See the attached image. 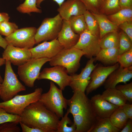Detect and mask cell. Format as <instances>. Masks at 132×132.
<instances>
[{"label":"cell","instance_id":"cell-1","mask_svg":"<svg viewBox=\"0 0 132 132\" xmlns=\"http://www.w3.org/2000/svg\"><path fill=\"white\" fill-rule=\"evenodd\" d=\"M73 92L71 98L67 99V104L76 126V132H90L97 117L90 99L84 92L78 91Z\"/></svg>","mask_w":132,"mask_h":132},{"label":"cell","instance_id":"cell-2","mask_svg":"<svg viewBox=\"0 0 132 132\" xmlns=\"http://www.w3.org/2000/svg\"><path fill=\"white\" fill-rule=\"evenodd\" d=\"M20 116V122L44 132H56L60 119L39 101L28 106Z\"/></svg>","mask_w":132,"mask_h":132},{"label":"cell","instance_id":"cell-3","mask_svg":"<svg viewBox=\"0 0 132 132\" xmlns=\"http://www.w3.org/2000/svg\"><path fill=\"white\" fill-rule=\"evenodd\" d=\"M85 54L82 51L74 47L64 48L49 62L52 66H60L65 67L68 73L71 75L75 73L80 66L81 57Z\"/></svg>","mask_w":132,"mask_h":132},{"label":"cell","instance_id":"cell-4","mask_svg":"<svg viewBox=\"0 0 132 132\" xmlns=\"http://www.w3.org/2000/svg\"><path fill=\"white\" fill-rule=\"evenodd\" d=\"M47 92L42 94L39 101L47 109L55 114L59 118L64 116V110L66 109L67 99L63 95L62 90L58 88L52 81Z\"/></svg>","mask_w":132,"mask_h":132},{"label":"cell","instance_id":"cell-5","mask_svg":"<svg viewBox=\"0 0 132 132\" xmlns=\"http://www.w3.org/2000/svg\"><path fill=\"white\" fill-rule=\"evenodd\" d=\"M43 91L38 88L29 94L17 95L9 100L0 102V107L8 113L20 116L28 106L39 100Z\"/></svg>","mask_w":132,"mask_h":132},{"label":"cell","instance_id":"cell-6","mask_svg":"<svg viewBox=\"0 0 132 132\" xmlns=\"http://www.w3.org/2000/svg\"><path fill=\"white\" fill-rule=\"evenodd\" d=\"M4 79L1 83L0 97L3 101L11 99L20 92L26 90L18 79L12 67L11 63L6 60Z\"/></svg>","mask_w":132,"mask_h":132},{"label":"cell","instance_id":"cell-7","mask_svg":"<svg viewBox=\"0 0 132 132\" xmlns=\"http://www.w3.org/2000/svg\"><path fill=\"white\" fill-rule=\"evenodd\" d=\"M63 21L59 14L53 17L45 18L37 29L35 37V44L57 39L62 27Z\"/></svg>","mask_w":132,"mask_h":132},{"label":"cell","instance_id":"cell-8","mask_svg":"<svg viewBox=\"0 0 132 132\" xmlns=\"http://www.w3.org/2000/svg\"><path fill=\"white\" fill-rule=\"evenodd\" d=\"M50 59L47 58H32L25 64L18 66L17 73L20 79L25 85L33 88L42 67Z\"/></svg>","mask_w":132,"mask_h":132},{"label":"cell","instance_id":"cell-9","mask_svg":"<svg viewBox=\"0 0 132 132\" xmlns=\"http://www.w3.org/2000/svg\"><path fill=\"white\" fill-rule=\"evenodd\" d=\"M37 29L32 27L18 29L4 38L8 44L30 49L35 44V37Z\"/></svg>","mask_w":132,"mask_h":132},{"label":"cell","instance_id":"cell-10","mask_svg":"<svg viewBox=\"0 0 132 132\" xmlns=\"http://www.w3.org/2000/svg\"><path fill=\"white\" fill-rule=\"evenodd\" d=\"M68 74L65 67L60 66H56L44 69L40 73L37 79L51 80L56 84L59 88L63 90L66 87L69 86L72 79L71 76Z\"/></svg>","mask_w":132,"mask_h":132},{"label":"cell","instance_id":"cell-11","mask_svg":"<svg viewBox=\"0 0 132 132\" xmlns=\"http://www.w3.org/2000/svg\"><path fill=\"white\" fill-rule=\"evenodd\" d=\"M99 40V36L87 29L80 34L78 41L74 47L82 51L84 55L90 59L95 57L101 50Z\"/></svg>","mask_w":132,"mask_h":132},{"label":"cell","instance_id":"cell-12","mask_svg":"<svg viewBox=\"0 0 132 132\" xmlns=\"http://www.w3.org/2000/svg\"><path fill=\"white\" fill-rule=\"evenodd\" d=\"M120 66L118 63L108 66L98 64L90 75V79L85 91L86 95H88L103 84L110 74Z\"/></svg>","mask_w":132,"mask_h":132},{"label":"cell","instance_id":"cell-13","mask_svg":"<svg viewBox=\"0 0 132 132\" xmlns=\"http://www.w3.org/2000/svg\"><path fill=\"white\" fill-rule=\"evenodd\" d=\"M85 67L79 74L75 73L71 75L72 79L70 86L73 92L79 91L85 92L86 88L89 82L90 75L98 64L95 65V57L89 59Z\"/></svg>","mask_w":132,"mask_h":132},{"label":"cell","instance_id":"cell-14","mask_svg":"<svg viewBox=\"0 0 132 132\" xmlns=\"http://www.w3.org/2000/svg\"><path fill=\"white\" fill-rule=\"evenodd\" d=\"M64 48L57 39L44 41L30 49L32 58L51 59Z\"/></svg>","mask_w":132,"mask_h":132},{"label":"cell","instance_id":"cell-15","mask_svg":"<svg viewBox=\"0 0 132 132\" xmlns=\"http://www.w3.org/2000/svg\"><path fill=\"white\" fill-rule=\"evenodd\" d=\"M2 57L14 65L19 66L30 60L32 55L30 49L8 44L2 53Z\"/></svg>","mask_w":132,"mask_h":132},{"label":"cell","instance_id":"cell-16","mask_svg":"<svg viewBox=\"0 0 132 132\" xmlns=\"http://www.w3.org/2000/svg\"><path fill=\"white\" fill-rule=\"evenodd\" d=\"M90 99L97 117L109 118L113 112L119 107L106 100L100 94L93 96Z\"/></svg>","mask_w":132,"mask_h":132},{"label":"cell","instance_id":"cell-17","mask_svg":"<svg viewBox=\"0 0 132 132\" xmlns=\"http://www.w3.org/2000/svg\"><path fill=\"white\" fill-rule=\"evenodd\" d=\"M87 10L84 4L78 0H67L57 9L63 20L68 21L72 16L83 15Z\"/></svg>","mask_w":132,"mask_h":132},{"label":"cell","instance_id":"cell-18","mask_svg":"<svg viewBox=\"0 0 132 132\" xmlns=\"http://www.w3.org/2000/svg\"><path fill=\"white\" fill-rule=\"evenodd\" d=\"M132 78V66L124 68L120 66L109 75L104 83L105 89L115 88L120 83L125 84Z\"/></svg>","mask_w":132,"mask_h":132},{"label":"cell","instance_id":"cell-19","mask_svg":"<svg viewBox=\"0 0 132 132\" xmlns=\"http://www.w3.org/2000/svg\"><path fill=\"white\" fill-rule=\"evenodd\" d=\"M79 36L80 35L76 33L72 29L68 21L63 20L62 27L57 38L64 48L74 47L78 42Z\"/></svg>","mask_w":132,"mask_h":132},{"label":"cell","instance_id":"cell-20","mask_svg":"<svg viewBox=\"0 0 132 132\" xmlns=\"http://www.w3.org/2000/svg\"><path fill=\"white\" fill-rule=\"evenodd\" d=\"M119 55L118 48L101 49L95 57V61H100L105 65H112L118 63Z\"/></svg>","mask_w":132,"mask_h":132},{"label":"cell","instance_id":"cell-21","mask_svg":"<svg viewBox=\"0 0 132 132\" xmlns=\"http://www.w3.org/2000/svg\"><path fill=\"white\" fill-rule=\"evenodd\" d=\"M91 12L97 21L99 29L100 39L108 33L118 32V27L110 21L106 16L100 13Z\"/></svg>","mask_w":132,"mask_h":132},{"label":"cell","instance_id":"cell-22","mask_svg":"<svg viewBox=\"0 0 132 132\" xmlns=\"http://www.w3.org/2000/svg\"><path fill=\"white\" fill-rule=\"evenodd\" d=\"M105 89L101 95L106 100L119 107L126 103L127 100L125 97L115 88Z\"/></svg>","mask_w":132,"mask_h":132},{"label":"cell","instance_id":"cell-23","mask_svg":"<svg viewBox=\"0 0 132 132\" xmlns=\"http://www.w3.org/2000/svg\"><path fill=\"white\" fill-rule=\"evenodd\" d=\"M120 131L112 124L109 118L97 117L95 123L90 132H118Z\"/></svg>","mask_w":132,"mask_h":132},{"label":"cell","instance_id":"cell-24","mask_svg":"<svg viewBox=\"0 0 132 132\" xmlns=\"http://www.w3.org/2000/svg\"><path fill=\"white\" fill-rule=\"evenodd\" d=\"M106 16L110 21L118 27L124 22L132 21V9H121L115 13Z\"/></svg>","mask_w":132,"mask_h":132},{"label":"cell","instance_id":"cell-25","mask_svg":"<svg viewBox=\"0 0 132 132\" xmlns=\"http://www.w3.org/2000/svg\"><path fill=\"white\" fill-rule=\"evenodd\" d=\"M119 32L108 33L100 39L99 45L101 49L118 48L120 42Z\"/></svg>","mask_w":132,"mask_h":132},{"label":"cell","instance_id":"cell-26","mask_svg":"<svg viewBox=\"0 0 132 132\" xmlns=\"http://www.w3.org/2000/svg\"><path fill=\"white\" fill-rule=\"evenodd\" d=\"M109 119L112 124L120 130L124 127L129 119L123 111L122 106L117 109Z\"/></svg>","mask_w":132,"mask_h":132},{"label":"cell","instance_id":"cell-27","mask_svg":"<svg viewBox=\"0 0 132 132\" xmlns=\"http://www.w3.org/2000/svg\"><path fill=\"white\" fill-rule=\"evenodd\" d=\"M121 9L119 0H101L99 13L107 16L115 13Z\"/></svg>","mask_w":132,"mask_h":132},{"label":"cell","instance_id":"cell-28","mask_svg":"<svg viewBox=\"0 0 132 132\" xmlns=\"http://www.w3.org/2000/svg\"><path fill=\"white\" fill-rule=\"evenodd\" d=\"M69 113L68 109L66 113L59 120L56 132H76V125L68 117Z\"/></svg>","mask_w":132,"mask_h":132},{"label":"cell","instance_id":"cell-29","mask_svg":"<svg viewBox=\"0 0 132 132\" xmlns=\"http://www.w3.org/2000/svg\"><path fill=\"white\" fill-rule=\"evenodd\" d=\"M68 21L72 29L76 34L80 35L87 29L83 15L72 16Z\"/></svg>","mask_w":132,"mask_h":132},{"label":"cell","instance_id":"cell-30","mask_svg":"<svg viewBox=\"0 0 132 132\" xmlns=\"http://www.w3.org/2000/svg\"><path fill=\"white\" fill-rule=\"evenodd\" d=\"M83 15L87 29L93 34L99 37L98 25L94 17L89 11L87 10Z\"/></svg>","mask_w":132,"mask_h":132},{"label":"cell","instance_id":"cell-31","mask_svg":"<svg viewBox=\"0 0 132 132\" xmlns=\"http://www.w3.org/2000/svg\"><path fill=\"white\" fill-rule=\"evenodd\" d=\"M37 0H25L17 8V10L22 13L30 14L32 12L41 13V10L37 6Z\"/></svg>","mask_w":132,"mask_h":132},{"label":"cell","instance_id":"cell-32","mask_svg":"<svg viewBox=\"0 0 132 132\" xmlns=\"http://www.w3.org/2000/svg\"><path fill=\"white\" fill-rule=\"evenodd\" d=\"M119 55L132 49V41L122 31L119 32Z\"/></svg>","mask_w":132,"mask_h":132},{"label":"cell","instance_id":"cell-33","mask_svg":"<svg viewBox=\"0 0 132 132\" xmlns=\"http://www.w3.org/2000/svg\"><path fill=\"white\" fill-rule=\"evenodd\" d=\"M18 29L15 23L9 21H4L0 22V34L6 36H9Z\"/></svg>","mask_w":132,"mask_h":132},{"label":"cell","instance_id":"cell-34","mask_svg":"<svg viewBox=\"0 0 132 132\" xmlns=\"http://www.w3.org/2000/svg\"><path fill=\"white\" fill-rule=\"evenodd\" d=\"M118 63L120 66L123 68L132 66V49L120 55Z\"/></svg>","mask_w":132,"mask_h":132},{"label":"cell","instance_id":"cell-35","mask_svg":"<svg viewBox=\"0 0 132 132\" xmlns=\"http://www.w3.org/2000/svg\"><path fill=\"white\" fill-rule=\"evenodd\" d=\"M20 121V115L8 113L0 107V124L7 122L19 123Z\"/></svg>","mask_w":132,"mask_h":132},{"label":"cell","instance_id":"cell-36","mask_svg":"<svg viewBox=\"0 0 132 132\" xmlns=\"http://www.w3.org/2000/svg\"><path fill=\"white\" fill-rule=\"evenodd\" d=\"M90 12L99 13L101 0H78Z\"/></svg>","mask_w":132,"mask_h":132},{"label":"cell","instance_id":"cell-37","mask_svg":"<svg viewBox=\"0 0 132 132\" xmlns=\"http://www.w3.org/2000/svg\"><path fill=\"white\" fill-rule=\"evenodd\" d=\"M115 88L120 91L130 103L132 102V82L124 85H117Z\"/></svg>","mask_w":132,"mask_h":132},{"label":"cell","instance_id":"cell-38","mask_svg":"<svg viewBox=\"0 0 132 132\" xmlns=\"http://www.w3.org/2000/svg\"><path fill=\"white\" fill-rule=\"evenodd\" d=\"M19 123L7 122L0 124V132H20V128L18 125Z\"/></svg>","mask_w":132,"mask_h":132},{"label":"cell","instance_id":"cell-39","mask_svg":"<svg viewBox=\"0 0 132 132\" xmlns=\"http://www.w3.org/2000/svg\"><path fill=\"white\" fill-rule=\"evenodd\" d=\"M132 41V21L124 22L118 26Z\"/></svg>","mask_w":132,"mask_h":132},{"label":"cell","instance_id":"cell-40","mask_svg":"<svg viewBox=\"0 0 132 132\" xmlns=\"http://www.w3.org/2000/svg\"><path fill=\"white\" fill-rule=\"evenodd\" d=\"M19 123L22 132H44L39 128L29 126L20 121Z\"/></svg>","mask_w":132,"mask_h":132},{"label":"cell","instance_id":"cell-41","mask_svg":"<svg viewBox=\"0 0 132 132\" xmlns=\"http://www.w3.org/2000/svg\"><path fill=\"white\" fill-rule=\"evenodd\" d=\"M122 107L123 111L128 118L132 119V104L126 103Z\"/></svg>","mask_w":132,"mask_h":132},{"label":"cell","instance_id":"cell-42","mask_svg":"<svg viewBox=\"0 0 132 132\" xmlns=\"http://www.w3.org/2000/svg\"><path fill=\"white\" fill-rule=\"evenodd\" d=\"M119 2L121 9H132V0H119Z\"/></svg>","mask_w":132,"mask_h":132},{"label":"cell","instance_id":"cell-43","mask_svg":"<svg viewBox=\"0 0 132 132\" xmlns=\"http://www.w3.org/2000/svg\"><path fill=\"white\" fill-rule=\"evenodd\" d=\"M120 132H132V119H128L125 126Z\"/></svg>","mask_w":132,"mask_h":132},{"label":"cell","instance_id":"cell-44","mask_svg":"<svg viewBox=\"0 0 132 132\" xmlns=\"http://www.w3.org/2000/svg\"><path fill=\"white\" fill-rule=\"evenodd\" d=\"M45 0H37L36 4L37 7L39 8H41L40 5L42 2ZM56 2L60 6L65 1V0H53Z\"/></svg>","mask_w":132,"mask_h":132},{"label":"cell","instance_id":"cell-45","mask_svg":"<svg viewBox=\"0 0 132 132\" xmlns=\"http://www.w3.org/2000/svg\"><path fill=\"white\" fill-rule=\"evenodd\" d=\"M10 17L6 12H0V22L4 21H9Z\"/></svg>","mask_w":132,"mask_h":132},{"label":"cell","instance_id":"cell-46","mask_svg":"<svg viewBox=\"0 0 132 132\" xmlns=\"http://www.w3.org/2000/svg\"><path fill=\"white\" fill-rule=\"evenodd\" d=\"M8 45L5 38H3L0 34V47L5 49Z\"/></svg>","mask_w":132,"mask_h":132},{"label":"cell","instance_id":"cell-47","mask_svg":"<svg viewBox=\"0 0 132 132\" xmlns=\"http://www.w3.org/2000/svg\"><path fill=\"white\" fill-rule=\"evenodd\" d=\"M6 60L3 58L0 57V67L2 65L5 64ZM3 80L0 74V82L1 83L2 82Z\"/></svg>","mask_w":132,"mask_h":132},{"label":"cell","instance_id":"cell-48","mask_svg":"<svg viewBox=\"0 0 132 132\" xmlns=\"http://www.w3.org/2000/svg\"><path fill=\"white\" fill-rule=\"evenodd\" d=\"M1 83L0 82V90H1Z\"/></svg>","mask_w":132,"mask_h":132}]
</instances>
